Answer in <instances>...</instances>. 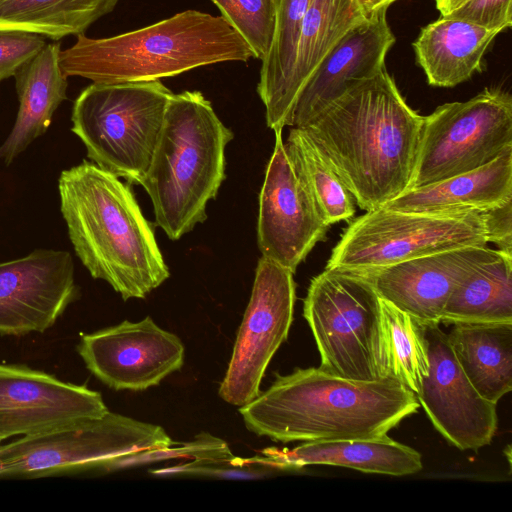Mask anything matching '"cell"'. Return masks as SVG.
I'll return each mask as SVG.
<instances>
[{
    "label": "cell",
    "instance_id": "83f0119b",
    "mask_svg": "<svg viewBox=\"0 0 512 512\" xmlns=\"http://www.w3.org/2000/svg\"><path fill=\"white\" fill-rule=\"evenodd\" d=\"M293 170L321 219L329 226L355 214L352 194L311 138L293 127L284 143Z\"/></svg>",
    "mask_w": 512,
    "mask_h": 512
},
{
    "label": "cell",
    "instance_id": "d6a6232c",
    "mask_svg": "<svg viewBox=\"0 0 512 512\" xmlns=\"http://www.w3.org/2000/svg\"><path fill=\"white\" fill-rule=\"evenodd\" d=\"M488 242L512 257V200L483 211Z\"/></svg>",
    "mask_w": 512,
    "mask_h": 512
},
{
    "label": "cell",
    "instance_id": "e0dca14e",
    "mask_svg": "<svg viewBox=\"0 0 512 512\" xmlns=\"http://www.w3.org/2000/svg\"><path fill=\"white\" fill-rule=\"evenodd\" d=\"M494 252L486 246L461 247L361 274L372 282L380 298L421 325H439L455 287Z\"/></svg>",
    "mask_w": 512,
    "mask_h": 512
},
{
    "label": "cell",
    "instance_id": "30bf717a",
    "mask_svg": "<svg viewBox=\"0 0 512 512\" xmlns=\"http://www.w3.org/2000/svg\"><path fill=\"white\" fill-rule=\"evenodd\" d=\"M512 148V97L484 88L471 99L449 102L424 116L408 189L480 168Z\"/></svg>",
    "mask_w": 512,
    "mask_h": 512
},
{
    "label": "cell",
    "instance_id": "4316f807",
    "mask_svg": "<svg viewBox=\"0 0 512 512\" xmlns=\"http://www.w3.org/2000/svg\"><path fill=\"white\" fill-rule=\"evenodd\" d=\"M119 0H0V30L60 40L81 35Z\"/></svg>",
    "mask_w": 512,
    "mask_h": 512
},
{
    "label": "cell",
    "instance_id": "ac0fdd59",
    "mask_svg": "<svg viewBox=\"0 0 512 512\" xmlns=\"http://www.w3.org/2000/svg\"><path fill=\"white\" fill-rule=\"evenodd\" d=\"M396 41L382 8L351 28L320 63L301 90L293 113V127H303L357 82L385 67Z\"/></svg>",
    "mask_w": 512,
    "mask_h": 512
},
{
    "label": "cell",
    "instance_id": "9c48e42d",
    "mask_svg": "<svg viewBox=\"0 0 512 512\" xmlns=\"http://www.w3.org/2000/svg\"><path fill=\"white\" fill-rule=\"evenodd\" d=\"M488 243L483 211L421 213L380 207L352 221L325 268L364 273L405 260Z\"/></svg>",
    "mask_w": 512,
    "mask_h": 512
},
{
    "label": "cell",
    "instance_id": "6da1fadb",
    "mask_svg": "<svg viewBox=\"0 0 512 512\" xmlns=\"http://www.w3.org/2000/svg\"><path fill=\"white\" fill-rule=\"evenodd\" d=\"M424 116L386 67L351 86L303 127L365 211L408 190Z\"/></svg>",
    "mask_w": 512,
    "mask_h": 512
},
{
    "label": "cell",
    "instance_id": "5bb4252c",
    "mask_svg": "<svg viewBox=\"0 0 512 512\" xmlns=\"http://www.w3.org/2000/svg\"><path fill=\"white\" fill-rule=\"evenodd\" d=\"M79 297L74 262L64 250L35 249L0 263V333L25 335L52 327Z\"/></svg>",
    "mask_w": 512,
    "mask_h": 512
},
{
    "label": "cell",
    "instance_id": "3957f363",
    "mask_svg": "<svg viewBox=\"0 0 512 512\" xmlns=\"http://www.w3.org/2000/svg\"><path fill=\"white\" fill-rule=\"evenodd\" d=\"M60 210L74 252L123 300L145 298L170 272L129 186L91 161L63 170Z\"/></svg>",
    "mask_w": 512,
    "mask_h": 512
},
{
    "label": "cell",
    "instance_id": "ffe728a7",
    "mask_svg": "<svg viewBox=\"0 0 512 512\" xmlns=\"http://www.w3.org/2000/svg\"><path fill=\"white\" fill-rule=\"evenodd\" d=\"M60 42L46 44L13 76L19 101L15 123L0 145V159L10 165L50 127L53 115L67 100L68 81L59 54Z\"/></svg>",
    "mask_w": 512,
    "mask_h": 512
},
{
    "label": "cell",
    "instance_id": "f546056e",
    "mask_svg": "<svg viewBox=\"0 0 512 512\" xmlns=\"http://www.w3.org/2000/svg\"><path fill=\"white\" fill-rule=\"evenodd\" d=\"M227 23L245 40L255 59L270 48L278 0H211Z\"/></svg>",
    "mask_w": 512,
    "mask_h": 512
},
{
    "label": "cell",
    "instance_id": "7a4b0ae2",
    "mask_svg": "<svg viewBox=\"0 0 512 512\" xmlns=\"http://www.w3.org/2000/svg\"><path fill=\"white\" fill-rule=\"evenodd\" d=\"M419 407L396 378L358 381L319 366L277 375L239 413L249 431L288 443L385 436Z\"/></svg>",
    "mask_w": 512,
    "mask_h": 512
},
{
    "label": "cell",
    "instance_id": "2e32d148",
    "mask_svg": "<svg viewBox=\"0 0 512 512\" xmlns=\"http://www.w3.org/2000/svg\"><path fill=\"white\" fill-rule=\"evenodd\" d=\"M102 396L23 365L0 364V439L108 413Z\"/></svg>",
    "mask_w": 512,
    "mask_h": 512
},
{
    "label": "cell",
    "instance_id": "8992f818",
    "mask_svg": "<svg viewBox=\"0 0 512 512\" xmlns=\"http://www.w3.org/2000/svg\"><path fill=\"white\" fill-rule=\"evenodd\" d=\"M172 94L159 80L92 83L73 103L71 131L91 162L141 185Z\"/></svg>",
    "mask_w": 512,
    "mask_h": 512
},
{
    "label": "cell",
    "instance_id": "4dcf8cb0",
    "mask_svg": "<svg viewBox=\"0 0 512 512\" xmlns=\"http://www.w3.org/2000/svg\"><path fill=\"white\" fill-rule=\"evenodd\" d=\"M46 44L45 37L38 34L0 30V83L13 77Z\"/></svg>",
    "mask_w": 512,
    "mask_h": 512
},
{
    "label": "cell",
    "instance_id": "52a82bcc",
    "mask_svg": "<svg viewBox=\"0 0 512 512\" xmlns=\"http://www.w3.org/2000/svg\"><path fill=\"white\" fill-rule=\"evenodd\" d=\"M303 316L316 342L321 367L358 381L386 377L380 297L365 275L325 268L310 282Z\"/></svg>",
    "mask_w": 512,
    "mask_h": 512
},
{
    "label": "cell",
    "instance_id": "4fadbf2b",
    "mask_svg": "<svg viewBox=\"0 0 512 512\" xmlns=\"http://www.w3.org/2000/svg\"><path fill=\"white\" fill-rule=\"evenodd\" d=\"M424 327L429 373L416 394L417 400L446 440L460 450L477 451L495 435L497 404L483 398L472 386L439 325Z\"/></svg>",
    "mask_w": 512,
    "mask_h": 512
},
{
    "label": "cell",
    "instance_id": "603a6c76",
    "mask_svg": "<svg viewBox=\"0 0 512 512\" xmlns=\"http://www.w3.org/2000/svg\"><path fill=\"white\" fill-rule=\"evenodd\" d=\"M447 339L476 391L497 404L512 390V322L455 323Z\"/></svg>",
    "mask_w": 512,
    "mask_h": 512
},
{
    "label": "cell",
    "instance_id": "d6986e66",
    "mask_svg": "<svg viewBox=\"0 0 512 512\" xmlns=\"http://www.w3.org/2000/svg\"><path fill=\"white\" fill-rule=\"evenodd\" d=\"M262 454L263 457L248 461L282 470L298 469L306 465H332L391 476L414 474L423 467L418 451L388 435L309 441L291 450L267 448Z\"/></svg>",
    "mask_w": 512,
    "mask_h": 512
},
{
    "label": "cell",
    "instance_id": "7402d4cb",
    "mask_svg": "<svg viewBox=\"0 0 512 512\" xmlns=\"http://www.w3.org/2000/svg\"><path fill=\"white\" fill-rule=\"evenodd\" d=\"M502 31L441 16L424 26L412 47L427 82L454 87L484 69V55Z\"/></svg>",
    "mask_w": 512,
    "mask_h": 512
},
{
    "label": "cell",
    "instance_id": "8fae6325",
    "mask_svg": "<svg viewBox=\"0 0 512 512\" xmlns=\"http://www.w3.org/2000/svg\"><path fill=\"white\" fill-rule=\"evenodd\" d=\"M294 273L261 256L219 396L238 407L254 400L272 357L286 341L296 299Z\"/></svg>",
    "mask_w": 512,
    "mask_h": 512
},
{
    "label": "cell",
    "instance_id": "44dd1931",
    "mask_svg": "<svg viewBox=\"0 0 512 512\" xmlns=\"http://www.w3.org/2000/svg\"><path fill=\"white\" fill-rule=\"evenodd\" d=\"M509 200H512V148L475 170L408 189L382 207L421 213H462L484 211Z\"/></svg>",
    "mask_w": 512,
    "mask_h": 512
},
{
    "label": "cell",
    "instance_id": "7c38bea8",
    "mask_svg": "<svg viewBox=\"0 0 512 512\" xmlns=\"http://www.w3.org/2000/svg\"><path fill=\"white\" fill-rule=\"evenodd\" d=\"M77 351L87 369L115 390L157 386L184 363L181 340L149 316L84 334Z\"/></svg>",
    "mask_w": 512,
    "mask_h": 512
},
{
    "label": "cell",
    "instance_id": "277c9868",
    "mask_svg": "<svg viewBox=\"0 0 512 512\" xmlns=\"http://www.w3.org/2000/svg\"><path fill=\"white\" fill-rule=\"evenodd\" d=\"M254 58L221 16L186 10L149 26L107 38L77 36L59 54L66 77L93 83L154 81L194 68Z\"/></svg>",
    "mask_w": 512,
    "mask_h": 512
},
{
    "label": "cell",
    "instance_id": "1f68e13d",
    "mask_svg": "<svg viewBox=\"0 0 512 512\" xmlns=\"http://www.w3.org/2000/svg\"><path fill=\"white\" fill-rule=\"evenodd\" d=\"M512 0H469L446 15L502 32L512 25Z\"/></svg>",
    "mask_w": 512,
    "mask_h": 512
},
{
    "label": "cell",
    "instance_id": "836d02e7",
    "mask_svg": "<svg viewBox=\"0 0 512 512\" xmlns=\"http://www.w3.org/2000/svg\"><path fill=\"white\" fill-rule=\"evenodd\" d=\"M469 0H435L436 8L441 16H446L461 7Z\"/></svg>",
    "mask_w": 512,
    "mask_h": 512
},
{
    "label": "cell",
    "instance_id": "9a60e30c",
    "mask_svg": "<svg viewBox=\"0 0 512 512\" xmlns=\"http://www.w3.org/2000/svg\"><path fill=\"white\" fill-rule=\"evenodd\" d=\"M328 228L293 170L282 131L275 132L259 194L257 240L262 256L295 273Z\"/></svg>",
    "mask_w": 512,
    "mask_h": 512
},
{
    "label": "cell",
    "instance_id": "d4e9b609",
    "mask_svg": "<svg viewBox=\"0 0 512 512\" xmlns=\"http://www.w3.org/2000/svg\"><path fill=\"white\" fill-rule=\"evenodd\" d=\"M368 15L361 0H312L302 23L288 87L292 114L301 90L320 63Z\"/></svg>",
    "mask_w": 512,
    "mask_h": 512
},
{
    "label": "cell",
    "instance_id": "cb8c5ba5",
    "mask_svg": "<svg viewBox=\"0 0 512 512\" xmlns=\"http://www.w3.org/2000/svg\"><path fill=\"white\" fill-rule=\"evenodd\" d=\"M312 0H278L272 42L261 61L257 93L265 106L267 126L274 132L292 126L287 95L296 47Z\"/></svg>",
    "mask_w": 512,
    "mask_h": 512
},
{
    "label": "cell",
    "instance_id": "f1b7e54d",
    "mask_svg": "<svg viewBox=\"0 0 512 512\" xmlns=\"http://www.w3.org/2000/svg\"><path fill=\"white\" fill-rule=\"evenodd\" d=\"M382 364L385 376L403 383L415 394L429 373L425 327L380 298Z\"/></svg>",
    "mask_w": 512,
    "mask_h": 512
},
{
    "label": "cell",
    "instance_id": "484cf974",
    "mask_svg": "<svg viewBox=\"0 0 512 512\" xmlns=\"http://www.w3.org/2000/svg\"><path fill=\"white\" fill-rule=\"evenodd\" d=\"M512 322V257L499 250L453 290L441 323Z\"/></svg>",
    "mask_w": 512,
    "mask_h": 512
},
{
    "label": "cell",
    "instance_id": "5b68a950",
    "mask_svg": "<svg viewBox=\"0 0 512 512\" xmlns=\"http://www.w3.org/2000/svg\"><path fill=\"white\" fill-rule=\"evenodd\" d=\"M232 138L200 91L171 95L141 183L155 223L169 239H180L206 220L207 203L225 179V148Z\"/></svg>",
    "mask_w": 512,
    "mask_h": 512
},
{
    "label": "cell",
    "instance_id": "d590c367",
    "mask_svg": "<svg viewBox=\"0 0 512 512\" xmlns=\"http://www.w3.org/2000/svg\"><path fill=\"white\" fill-rule=\"evenodd\" d=\"M2 443V440L0 439V444Z\"/></svg>",
    "mask_w": 512,
    "mask_h": 512
},
{
    "label": "cell",
    "instance_id": "ba28073f",
    "mask_svg": "<svg viewBox=\"0 0 512 512\" xmlns=\"http://www.w3.org/2000/svg\"><path fill=\"white\" fill-rule=\"evenodd\" d=\"M175 444L161 426L109 411L0 444V478L105 468L127 455Z\"/></svg>",
    "mask_w": 512,
    "mask_h": 512
},
{
    "label": "cell",
    "instance_id": "e575fe53",
    "mask_svg": "<svg viewBox=\"0 0 512 512\" xmlns=\"http://www.w3.org/2000/svg\"><path fill=\"white\" fill-rule=\"evenodd\" d=\"M362 3H363V6L366 10V12L368 14L376 11V10H379V9H382V8H386L388 9V7L395 3L396 1L398 0H361Z\"/></svg>",
    "mask_w": 512,
    "mask_h": 512
}]
</instances>
